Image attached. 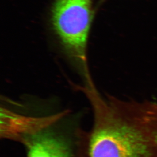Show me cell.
<instances>
[{"mask_svg": "<svg viewBox=\"0 0 157 157\" xmlns=\"http://www.w3.org/2000/svg\"><path fill=\"white\" fill-rule=\"evenodd\" d=\"M93 109L86 157H157V102L104 97L83 87Z\"/></svg>", "mask_w": 157, "mask_h": 157, "instance_id": "1", "label": "cell"}, {"mask_svg": "<svg viewBox=\"0 0 157 157\" xmlns=\"http://www.w3.org/2000/svg\"><path fill=\"white\" fill-rule=\"evenodd\" d=\"M93 15L92 0H55L51 14L53 31L61 47L87 85L94 84L87 60Z\"/></svg>", "mask_w": 157, "mask_h": 157, "instance_id": "2", "label": "cell"}, {"mask_svg": "<svg viewBox=\"0 0 157 157\" xmlns=\"http://www.w3.org/2000/svg\"><path fill=\"white\" fill-rule=\"evenodd\" d=\"M57 120L24 137L21 143L26 157H79L85 156V140L75 141L66 132L56 127Z\"/></svg>", "mask_w": 157, "mask_h": 157, "instance_id": "3", "label": "cell"}, {"mask_svg": "<svg viewBox=\"0 0 157 157\" xmlns=\"http://www.w3.org/2000/svg\"><path fill=\"white\" fill-rule=\"evenodd\" d=\"M106 0H100V4H102V3H104V2L106 1Z\"/></svg>", "mask_w": 157, "mask_h": 157, "instance_id": "4", "label": "cell"}]
</instances>
